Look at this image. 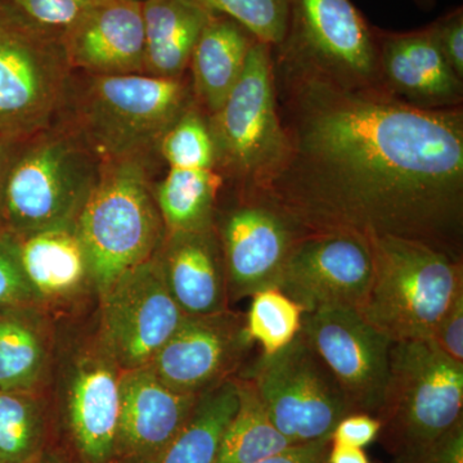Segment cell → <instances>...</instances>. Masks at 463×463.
<instances>
[{
  "instance_id": "35",
  "label": "cell",
  "mask_w": 463,
  "mask_h": 463,
  "mask_svg": "<svg viewBox=\"0 0 463 463\" xmlns=\"http://www.w3.org/2000/svg\"><path fill=\"white\" fill-rule=\"evenodd\" d=\"M430 341L448 358L463 364V292L439 322Z\"/></svg>"
},
{
  "instance_id": "30",
  "label": "cell",
  "mask_w": 463,
  "mask_h": 463,
  "mask_svg": "<svg viewBox=\"0 0 463 463\" xmlns=\"http://www.w3.org/2000/svg\"><path fill=\"white\" fill-rule=\"evenodd\" d=\"M158 156L167 167L215 169L214 146L206 115L194 102L164 134Z\"/></svg>"
},
{
  "instance_id": "21",
  "label": "cell",
  "mask_w": 463,
  "mask_h": 463,
  "mask_svg": "<svg viewBox=\"0 0 463 463\" xmlns=\"http://www.w3.org/2000/svg\"><path fill=\"white\" fill-rule=\"evenodd\" d=\"M257 39L237 21L213 14L192 52L190 80L194 105L206 116L223 106L239 83Z\"/></svg>"
},
{
  "instance_id": "27",
  "label": "cell",
  "mask_w": 463,
  "mask_h": 463,
  "mask_svg": "<svg viewBox=\"0 0 463 463\" xmlns=\"http://www.w3.org/2000/svg\"><path fill=\"white\" fill-rule=\"evenodd\" d=\"M239 408L225 429L214 463H258L291 446L270 421L254 386L237 377Z\"/></svg>"
},
{
  "instance_id": "2",
  "label": "cell",
  "mask_w": 463,
  "mask_h": 463,
  "mask_svg": "<svg viewBox=\"0 0 463 463\" xmlns=\"http://www.w3.org/2000/svg\"><path fill=\"white\" fill-rule=\"evenodd\" d=\"M190 76H99L74 71L53 123L80 139L103 165L154 169L164 134L191 106Z\"/></svg>"
},
{
  "instance_id": "24",
  "label": "cell",
  "mask_w": 463,
  "mask_h": 463,
  "mask_svg": "<svg viewBox=\"0 0 463 463\" xmlns=\"http://www.w3.org/2000/svg\"><path fill=\"white\" fill-rule=\"evenodd\" d=\"M223 178L215 169L167 167L160 182L152 183L166 233L215 227Z\"/></svg>"
},
{
  "instance_id": "25",
  "label": "cell",
  "mask_w": 463,
  "mask_h": 463,
  "mask_svg": "<svg viewBox=\"0 0 463 463\" xmlns=\"http://www.w3.org/2000/svg\"><path fill=\"white\" fill-rule=\"evenodd\" d=\"M239 408L236 379L200 395L187 422L149 463H214L225 429Z\"/></svg>"
},
{
  "instance_id": "28",
  "label": "cell",
  "mask_w": 463,
  "mask_h": 463,
  "mask_svg": "<svg viewBox=\"0 0 463 463\" xmlns=\"http://www.w3.org/2000/svg\"><path fill=\"white\" fill-rule=\"evenodd\" d=\"M246 316V331L263 354L270 355L289 345L300 332L304 310L281 289L265 288L252 295Z\"/></svg>"
},
{
  "instance_id": "29",
  "label": "cell",
  "mask_w": 463,
  "mask_h": 463,
  "mask_svg": "<svg viewBox=\"0 0 463 463\" xmlns=\"http://www.w3.org/2000/svg\"><path fill=\"white\" fill-rule=\"evenodd\" d=\"M43 421L29 394L0 392V463H26L41 446Z\"/></svg>"
},
{
  "instance_id": "13",
  "label": "cell",
  "mask_w": 463,
  "mask_h": 463,
  "mask_svg": "<svg viewBox=\"0 0 463 463\" xmlns=\"http://www.w3.org/2000/svg\"><path fill=\"white\" fill-rule=\"evenodd\" d=\"M215 230L223 250L228 294L234 300L277 288L289 252L304 236L267 201L237 194L234 206L223 213L216 210Z\"/></svg>"
},
{
  "instance_id": "33",
  "label": "cell",
  "mask_w": 463,
  "mask_h": 463,
  "mask_svg": "<svg viewBox=\"0 0 463 463\" xmlns=\"http://www.w3.org/2000/svg\"><path fill=\"white\" fill-rule=\"evenodd\" d=\"M27 20L61 36L99 0H8Z\"/></svg>"
},
{
  "instance_id": "1",
  "label": "cell",
  "mask_w": 463,
  "mask_h": 463,
  "mask_svg": "<svg viewBox=\"0 0 463 463\" xmlns=\"http://www.w3.org/2000/svg\"><path fill=\"white\" fill-rule=\"evenodd\" d=\"M274 62V61H273ZM285 132L252 194L306 234L414 241L463 260V109H422L274 62Z\"/></svg>"
},
{
  "instance_id": "7",
  "label": "cell",
  "mask_w": 463,
  "mask_h": 463,
  "mask_svg": "<svg viewBox=\"0 0 463 463\" xmlns=\"http://www.w3.org/2000/svg\"><path fill=\"white\" fill-rule=\"evenodd\" d=\"M206 121L224 185L237 196L258 190L279 166L286 143L269 44L255 43L239 83Z\"/></svg>"
},
{
  "instance_id": "39",
  "label": "cell",
  "mask_w": 463,
  "mask_h": 463,
  "mask_svg": "<svg viewBox=\"0 0 463 463\" xmlns=\"http://www.w3.org/2000/svg\"><path fill=\"white\" fill-rule=\"evenodd\" d=\"M328 463H371L364 448L332 443L328 452Z\"/></svg>"
},
{
  "instance_id": "22",
  "label": "cell",
  "mask_w": 463,
  "mask_h": 463,
  "mask_svg": "<svg viewBox=\"0 0 463 463\" xmlns=\"http://www.w3.org/2000/svg\"><path fill=\"white\" fill-rule=\"evenodd\" d=\"M212 12L196 0H142L145 75L181 79Z\"/></svg>"
},
{
  "instance_id": "40",
  "label": "cell",
  "mask_w": 463,
  "mask_h": 463,
  "mask_svg": "<svg viewBox=\"0 0 463 463\" xmlns=\"http://www.w3.org/2000/svg\"><path fill=\"white\" fill-rule=\"evenodd\" d=\"M20 142L0 137V212H2L3 197H5L9 167H11L18 143Z\"/></svg>"
},
{
  "instance_id": "6",
  "label": "cell",
  "mask_w": 463,
  "mask_h": 463,
  "mask_svg": "<svg viewBox=\"0 0 463 463\" xmlns=\"http://www.w3.org/2000/svg\"><path fill=\"white\" fill-rule=\"evenodd\" d=\"M151 174L152 167L141 163L103 165L99 184L76 221L91 286L99 292L154 258L163 243L165 225Z\"/></svg>"
},
{
  "instance_id": "32",
  "label": "cell",
  "mask_w": 463,
  "mask_h": 463,
  "mask_svg": "<svg viewBox=\"0 0 463 463\" xmlns=\"http://www.w3.org/2000/svg\"><path fill=\"white\" fill-rule=\"evenodd\" d=\"M41 301L24 269L17 237L0 225V307H33Z\"/></svg>"
},
{
  "instance_id": "16",
  "label": "cell",
  "mask_w": 463,
  "mask_h": 463,
  "mask_svg": "<svg viewBox=\"0 0 463 463\" xmlns=\"http://www.w3.org/2000/svg\"><path fill=\"white\" fill-rule=\"evenodd\" d=\"M385 91L422 109L462 108L463 80L439 50L431 26L410 33L376 27Z\"/></svg>"
},
{
  "instance_id": "3",
  "label": "cell",
  "mask_w": 463,
  "mask_h": 463,
  "mask_svg": "<svg viewBox=\"0 0 463 463\" xmlns=\"http://www.w3.org/2000/svg\"><path fill=\"white\" fill-rule=\"evenodd\" d=\"M373 279L359 315L392 343L430 340L463 292V260L414 241H367Z\"/></svg>"
},
{
  "instance_id": "12",
  "label": "cell",
  "mask_w": 463,
  "mask_h": 463,
  "mask_svg": "<svg viewBox=\"0 0 463 463\" xmlns=\"http://www.w3.org/2000/svg\"><path fill=\"white\" fill-rule=\"evenodd\" d=\"M300 332L334 374L354 412L376 417L388 385L392 341L352 307L304 313Z\"/></svg>"
},
{
  "instance_id": "26",
  "label": "cell",
  "mask_w": 463,
  "mask_h": 463,
  "mask_svg": "<svg viewBox=\"0 0 463 463\" xmlns=\"http://www.w3.org/2000/svg\"><path fill=\"white\" fill-rule=\"evenodd\" d=\"M26 307H0V392L27 394L44 373V334Z\"/></svg>"
},
{
  "instance_id": "15",
  "label": "cell",
  "mask_w": 463,
  "mask_h": 463,
  "mask_svg": "<svg viewBox=\"0 0 463 463\" xmlns=\"http://www.w3.org/2000/svg\"><path fill=\"white\" fill-rule=\"evenodd\" d=\"M254 344L246 316H185L147 365L174 392L201 395L233 379Z\"/></svg>"
},
{
  "instance_id": "18",
  "label": "cell",
  "mask_w": 463,
  "mask_h": 463,
  "mask_svg": "<svg viewBox=\"0 0 463 463\" xmlns=\"http://www.w3.org/2000/svg\"><path fill=\"white\" fill-rule=\"evenodd\" d=\"M74 71L145 75V27L139 0H99L63 36Z\"/></svg>"
},
{
  "instance_id": "9",
  "label": "cell",
  "mask_w": 463,
  "mask_h": 463,
  "mask_svg": "<svg viewBox=\"0 0 463 463\" xmlns=\"http://www.w3.org/2000/svg\"><path fill=\"white\" fill-rule=\"evenodd\" d=\"M72 72L62 38L0 0V137L24 141L50 127Z\"/></svg>"
},
{
  "instance_id": "36",
  "label": "cell",
  "mask_w": 463,
  "mask_h": 463,
  "mask_svg": "<svg viewBox=\"0 0 463 463\" xmlns=\"http://www.w3.org/2000/svg\"><path fill=\"white\" fill-rule=\"evenodd\" d=\"M381 422L367 413H350L340 420L332 431V443L364 448L379 438Z\"/></svg>"
},
{
  "instance_id": "34",
  "label": "cell",
  "mask_w": 463,
  "mask_h": 463,
  "mask_svg": "<svg viewBox=\"0 0 463 463\" xmlns=\"http://www.w3.org/2000/svg\"><path fill=\"white\" fill-rule=\"evenodd\" d=\"M439 50L463 80V9H453L431 24Z\"/></svg>"
},
{
  "instance_id": "4",
  "label": "cell",
  "mask_w": 463,
  "mask_h": 463,
  "mask_svg": "<svg viewBox=\"0 0 463 463\" xmlns=\"http://www.w3.org/2000/svg\"><path fill=\"white\" fill-rule=\"evenodd\" d=\"M462 407L463 364L430 340L392 343L376 419L395 463H425L435 444L462 421Z\"/></svg>"
},
{
  "instance_id": "31",
  "label": "cell",
  "mask_w": 463,
  "mask_h": 463,
  "mask_svg": "<svg viewBox=\"0 0 463 463\" xmlns=\"http://www.w3.org/2000/svg\"><path fill=\"white\" fill-rule=\"evenodd\" d=\"M212 14H223L249 30L258 42L276 48L285 39L292 0H196Z\"/></svg>"
},
{
  "instance_id": "41",
  "label": "cell",
  "mask_w": 463,
  "mask_h": 463,
  "mask_svg": "<svg viewBox=\"0 0 463 463\" xmlns=\"http://www.w3.org/2000/svg\"><path fill=\"white\" fill-rule=\"evenodd\" d=\"M420 8L425 9V11H430L434 7L437 0H413Z\"/></svg>"
},
{
  "instance_id": "11",
  "label": "cell",
  "mask_w": 463,
  "mask_h": 463,
  "mask_svg": "<svg viewBox=\"0 0 463 463\" xmlns=\"http://www.w3.org/2000/svg\"><path fill=\"white\" fill-rule=\"evenodd\" d=\"M99 294V343L121 371L147 365L185 317L156 257L127 270Z\"/></svg>"
},
{
  "instance_id": "43",
  "label": "cell",
  "mask_w": 463,
  "mask_h": 463,
  "mask_svg": "<svg viewBox=\"0 0 463 463\" xmlns=\"http://www.w3.org/2000/svg\"><path fill=\"white\" fill-rule=\"evenodd\" d=\"M139 2H142V0H139Z\"/></svg>"
},
{
  "instance_id": "23",
  "label": "cell",
  "mask_w": 463,
  "mask_h": 463,
  "mask_svg": "<svg viewBox=\"0 0 463 463\" xmlns=\"http://www.w3.org/2000/svg\"><path fill=\"white\" fill-rule=\"evenodd\" d=\"M16 237L24 269L42 301L71 297L91 285L76 222Z\"/></svg>"
},
{
  "instance_id": "5",
  "label": "cell",
  "mask_w": 463,
  "mask_h": 463,
  "mask_svg": "<svg viewBox=\"0 0 463 463\" xmlns=\"http://www.w3.org/2000/svg\"><path fill=\"white\" fill-rule=\"evenodd\" d=\"M102 164L65 127L18 143L5 183L0 225L25 236L78 221L99 184Z\"/></svg>"
},
{
  "instance_id": "20",
  "label": "cell",
  "mask_w": 463,
  "mask_h": 463,
  "mask_svg": "<svg viewBox=\"0 0 463 463\" xmlns=\"http://www.w3.org/2000/svg\"><path fill=\"white\" fill-rule=\"evenodd\" d=\"M155 257L166 288L185 316H213L228 310L227 272L215 227L165 232Z\"/></svg>"
},
{
  "instance_id": "8",
  "label": "cell",
  "mask_w": 463,
  "mask_h": 463,
  "mask_svg": "<svg viewBox=\"0 0 463 463\" xmlns=\"http://www.w3.org/2000/svg\"><path fill=\"white\" fill-rule=\"evenodd\" d=\"M277 65L350 90H385L376 27L350 0H292ZM388 93V91H386Z\"/></svg>"
},
{
  "instance_id": "42",
  "label": "cell",
  "mask_w": 463,
  "mask_h": 463,
  "mask_svg": "<svg viewBox=\"0 0 463 463\" xmlns=\"http://www.w3.org/2000/svg\"><path fill=\"white\" fill-rule=\"evenodd\" d=\"M27 463V462H26ZM35 463H48V462H35Z\"/></svg>"
},
{
  "instance_id": "37",
  "label": "cell",
  "mask_w": 463,
  "mask_h": 463,
  "mask_svg": "<svg viewBox=\"0 0 463 463\" xmlns=\"http://www.w3.org/2000/svg\"><path fill=\"white\" fill-rule=\"evenodd\" d=\"M331 444V437L291 444L281 452L267 457L258 463H328Z\"/></svg>"
},
{
  "instance_id": "10",
  "label": "cell",
  "mask_w": 463,
  "mask_h": 463,
  "mask_svg": "<svg viewBox=\"0 0 463 463\" xmlns=\"http://www.w3.org/2000/svg\"><path fill=\"white\" fill-rule=\"evenodd\" d=\"M240 377L254 386L270 421L292 444L331 437L340 420L354 413L301 332L285 349L261 353Z\"/></svg>"
},
{
  "instance_id": "38",
  "label": "cell",
  "mask_w": 463,
  "mask_h": 463,
  "mask_svg": "<svg viewBox=\"0 0 463 463\" xmlns=\"http://www.w3.org/2000/svg\"><path fill=\"white\" fill-rule=\"evenodd\" d=\"M425 463H463V421L435 444Z\"/></svg>"
},
{
  "instance_id": "17",
  "label": "cell",
  "mask_w": 463,
  "mask_h": 463,
  "mask_svg": "<svg viewBox=\"0 0 463 463\" xmlns=\"http://www.w3.org/2000/svg\"><path fill=\"white\" fill-rule=\"evenodd\" d=\"M118 394L116 455L134 463L154 461L187 422L200 398L167 388L148 365L121 371Z\"/></svg>"
},
{
  "instance_id": "14",
  "label": "cell",
  "mask_w": 463,
  "mask_h": 463,
  "mask_svg": "<svg viewBox=\"0 0 463 463\" xmlns=\"http://www.w3.org/2000/svg\"><path fill=\"white\" fill-rule=\"evenodd\" d=\"M371 279L367 241L346 233L306 234L289 252L277 288L304 313L335 306L356 309Z\"/></svg>"
},
{
  "instance_id": "19",
  "label": "cell",
  "mask_w": 463,
  "mask_h": 463,
  "mask_svg": "<svg viewBox=\"0 0 463 463\" xmlns=\"http://www.w3.org/2000/svg\"><path fill=\"white\" fill-rule=\"evenodd\" d=\"M120 371L99 343L96 352L79 356L67 377L70 430L88 463H108L116 455Z\"/></svg>"
}]
</instances>
